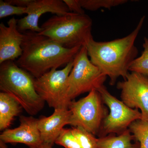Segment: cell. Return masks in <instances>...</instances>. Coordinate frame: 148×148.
I'll return each mask as SVG.
<instances>
[{"mask_svg": "<svg viewBox=\"0 0 148 148\" xmlns=\"http://www.w3.org/2000/svg\"><path fill=\"white\" fill-rule=\"evenodd\" d=\"M104 104L110 109V112L103 121L98 136L105 137L108 134L120 135L127 130L130 124L137 120L142 119V115L138 109L130 108L122 101L111 95L105 86L98 90Z\"/></svg>", "mask_w": 148, "mask_h": 148, "instance_id": "cell-8", "label": "cell"}, {"mask_svg": "<svg viewBox=\"0 0 148 148\" xmlns=\"http://www.w3.org/2000/svg\"><path fill=\"white\" fill-rule=\"evenodd\" d=\"M38 120L32 116H20L19 126L5 130L0 135V140L6 143H21L30 148H36L43 143Z\"/></svg>", "mask_w": 148, "mask_h": 148, "instance_id": "cell-11", "label": "cell"}, {"mask_svg": "<svg viewBox=\"0 0 148 148\" xmlns=\"http://www.w3.org/2000/svg\"><path fill=\"white\" fill-rule=\"evenodd\" d=\"M145 19L144 16L125 37L108 42L96 41L92 38L85 46L90 62L110 77V84H114L120 77L125 79L129 73L130 66L138 55L135 42Z\"/></svg>", "mask_w": 148, "mask_h": 148, "instance_id": "cell-1", "label": "cell"}, {"mask_svg": "<svg viewBox=\"0 0 148 148\" xmlns=\"http://www.w3.org/2000/svg\"><path fill=\"white\" fill-rule=\"evenodd\" d=\"M27 8V16L17 20V27L21 33L28 31L40 33L42 29L39 27V19L44 14L50 12L62 15L70 12L61 0H32Z\"/></svg>", "mask_w": 148, "mask_h": 148, "instance_id": "cell-10", "label": "cell"}, {"mask_svg": "<svg viewBox=\"0 0 148 148\" xmlns=\"http://www.w3.org/2000/svg\"><path fill=\"white\" fill-rule=\"evenodd\" d=\"M98 145L99 148H140V143L129 129L118 136L110 134L98 138Z\"/></svg>", "mask_w": 148, "mask_h": 148, "instance_id": "cell-15", "label": "cell"}, {"mask_svg": "<svg viewBox=\"0 0 148 148\" xmlns=\"http://www.w3.org/2000/svg\"><path fill=\"white\" fill-rule=\"evenodd\" d=\"M27 8H21L12 5L6 1H0V18L12 15L27 14Z\"/></svg>", "mask_w": 148, "mask_h": 148, "instance_id": "cell-21", "label": "cell"}, {"mask_svg": "<svg viewBox=\"0 0 148 148\" xmlns=\"http://www.w3.org/2000/svg\"><path fill=\"white\" fill-rule=\"evenodd\" d=\"M12 5L21 8H27L32 0H5Z\"/></svg>", "mask_w": 148, "mask_h": 148, "instance_id": "cell-23", "label": "cell"}, {"mask_svg": "<svg viewBox=\"0 0 148 148\" xmlns=\"http://www.w3.org/2000/svg\"><path fill=\"white\" fill-rule=\"evenodd\" d=\"M52 146L50 145L43 143L36 148H52Z\"/></svg>", "mask_w": 148, "mask_h": 148, "instance_id": "cell-24", "label": "cell"}, {"mask_svg": "<svg viewBox=\"0 0 148 148\" xmlns=\"http://www.w3.org/2000/svg\"><path fill=\"white\" fill-rule=\"evenodd\" d=\"M104 104L101 94L96 90L78 101H72L69 106L71 114L69 125L98 135L103 121L108 114Z\"/></svg>", "mask_w": 148, "mask_h": 148, "instance_id": "cell-6", "label": "cell"}, {"mask_svg": "<svg viewBox=\"0 0 148 148\" xmlns=\"http://www.w3.org/2000/svg\"><path fill=\"white\" fill-rule=\"evenodd\" d=\"M22 107L11 95L0 92V130H7L14 117L18 115Z\"/></svg>", "mask_w": 148, "mask_h": 148, "instance_id": "cell-14", "label": "cell"}, {"mask_svg": "<svg viewBox=\"0 0 148 148\" xmlns=\"http://www.w3.org/2000/svg\"><path fill=\"white\" fill-rule=\"evenodd\" d=\"M0 145H1V148H8L7 146L6 145V143H4L2 141H0Z\"/></svg>", "mask_w": 148, "mask_h": 148, "instance_id": "cell-25", "label": "cell"}, {"mask_svg": "<svg viewBox=\"0 0 148 148\" xmlns=\"http://www.w3.org/2000/svg\"><path fill=\"white\" fill-rule=\"evenodd\" d=\"M71 114L69 109H54L51 115L38 120V127L43 143L53 145L64 126L69 125Z\"/></svg>", "mask_w": 148, "mask_h": 148, "instance_id": "cell-13", "label": "cell"}, {"mask_svg": "<svg viewBox=\"0 0 148 148\" xmlns=\"http://www.w3.org/2000/svg\"><path fill=\"white\" fill-rule=\"evenodd\" d=\"M92 20L87 14L70 12L55 15L42 25L40 34L48 37L64 47L73 48L86 45L93 38L91 34Z\"/></svg>", "mask_w": 148, "mask_h": 148, "instance_id": "cell-4", "label": "cell"}, {"mask_svg": "<svg viewBox=\"0 0 148 148\" xmlns=\"http://www.w3.org/2000/svg\"><path fill=\"white\" fill-rule=\"evenodd\" d=\"M17 20L13 16L8 21V26L3 22L0 24V64L14 61L22 54L24 36L18 31Z\"/></svg>", "mask_w": 148, "mask_h": 148, "instance_id": "cell-12", "label": "cell"}, {"mask_svg": "<svg viewBox=\"0 0 148 148\" xmlns=\"http://www.w3.org/2000/svg\"><path fill=\"white\" fill-rule=\"evenodd\" d=\"M83 8L94 11L101 8L110 9L114 7L123 4L127 0H79Z\"/></svg>", "mask_w": 148, "mask_h": 148, "instance_id": "cell-17", "label": "cell"}, {"mask_svg": "<svg viewBox=\"0 0 148 148\" xmlns=\"http://www.w3.org/2000/svg\"><path fill=\"white\" fill-rule=\"evenodd\" d=\"M22 53L16 65L38 78L52 69H57L73 60L82 47H64L36 32H23Z\"/></svg>", "mask_w": 148, "mask_h": 148, "instance_id": "cell-2", "label": "cell"}, {"mask_svg": "<svg viewBox=\"0 0 148 148\" xmlns=\"http://www.w3.org/2000/svg\"><path fill=\"white\" fill-rule=\"evenodd\" d=\"M85 46L74 58L73 66L68 77V96L72 101L79 95L104 86L107 76L90 62Z\"/></svg>", "mask_w": 148, "mask_h": 148, "instance_id": "cell-5", "label": "cell"}, {"mask_svg": "<svg viewBox=\"0 0 148 148\" xmlns=\"http://www.w3.org/2000/svg\"><path fill=\"white\" fill-rule=\"evenodd\" d=\"M74 135L79 141L82 148H99L98 145V139L94 135L81 127L72 128Z\"/></svg>", "mask_w": 148, "mask_h": 148, "instance_id": "cell-19", "label": "cell"}, {"mask_svg": "<svg viewBox=\"0 0 148 148\" xmlns=\"http://www.w3.org/2000/svg\"><path fill=\"white\" fill-rule=\"evenodd\" d=\"M73 61L74 59L61 70L51 69L40 77L35 79L36 91L50 108L69 109L71 101L68 98L67 82Z\"/></svg>", "mask_w": 148, "mask_h": 148, "instance_id": "cell-7", "label": "cell"}, {"mask_svg": "<svg viewBox=\"0 0 148 148\" xmlns=\"http://www.w3.org/2000/svg\"><path fill=\"white\" fill-rule=\"evenodd\" d=\"M68 7L70 12L76 14H85L84 10L79 0H63Z\"/></svg>", "mask_w": 148, "mask_h": 148, "instance_id": "cell-22", "label": "cell"}, {"mask_svg": "<svg viewBox=\"0 0 148 148\" xmlns=\"http://www.w3.org/2000/svg\"><path fill=\"white\" fill-rule=\"evenodd\" d=\"M128 128L140 143V148H148V121L137 120L132 123Z\"/></svg>", "mask_w": 148, "mask_h": 148, "instance_id": "cell-16", "label": "cell"}, {"mask_svg": "<svg viewBox=\"0 0 148 148\" xmlns=\"http://www.w3.org/2000/svg\"><path fill=\"white\" fill-rule=\"evenodd\" d=\"M122 101L131 109H140L142 119L148 121V77L132 72L124 81L118 83Z\"/></svg>", "mask_w": 148, "mask_h": 148, "instance_id": "cell-9", "label": "cell"}, {"mask_svg": "<svg viewBox=\"0 0 148 148\" xmlns=\"http://www.w3.org/2000/svg\"><path fill=\"white\" fill-rule=\"evenodd\" d=\"M34 77L15 61H7L0 64L1 91L11 95L32 116L41 110L45 102L36 91Z\"/></svg>", "mask_w": 148, "mask_h": 148, "instance_id": "cell-3", "label": "cell"}, {"mask_svg": "<svg viewBox=\"0 0 148 148\" xmlns=\"http://www.w3.org/2000/svg\"><path fill=\"white\" fill-rule=\"evenodd\" d=\"M143 47L144 50L142 54L132 62L129 70L148 77V38H144Z\"/></svg>", "mask_w": 148, "mask_h": 148, "instance_id": "cell-18", "label": "cell"}, {"mask_svg": "<svg viewBox=\"0 0 148 148\" xmlns=\"http://www.w3.org/2000/svg\"><path fill=\"white\" fill-rule=\"evenodd\" d=\"M55 143L65 148H82L72 129L62 130Z\"/></svg>", "mask_w": 148, "mask_h": 148, "instance_id": "cell-20", "label": "cell"}]
</instances>
